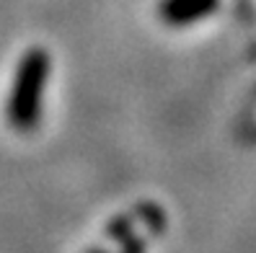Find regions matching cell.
<instances>
[{"mask_svg": "<svg viewBox=\"0 0 256 253\" xmlns=\"http://www.w3.org/2000/svg\"><path fill=\"white\" fill-rule=\"evenodd\" d=\"M50 75H52V57L44 47H28L18 57L6 98V119L13 132L34 135L42 127Z\"/></svg>", "mask_w": 256, "mask_h": 253, "instance_id": "6da1fadb", "label": "cell"}, {"mask_svg": "<svg viewBox=\"0 0 256 253\" xmlns=\"http://www.w3.org/2000/svg\"><path fill=\"white\" fill-rule=\"evenodd\" d=\"M220 8V0H160L158 18L171 28H186L210 18Z\"/></svg>", "mask_w": 256, "mask_h": 253, "instance_id": "7a4b0ae2", "label": "cell"}, {"mask_svg": "<svg viewBox=\"0 0 256 253\" xmlns=\"http://www.w3.org/2000/svg\"><path fill=\"white\" fill-rule=\"evenodd\" d=\"M158 235H160V233L142 228V230L130 233L127 238H119V241H114V248H112V251H106V248H91L88 253H148V246L153 243Z\"/></svg>", "mask_w": 256, "mask_h": 253, "instance_id": "3957f363", "label": "cell"}]
</instances>
